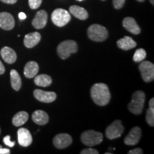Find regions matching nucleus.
Masks as SVG:
<instances>
[{"label": "nucleus", "mask_w": 154, "mask_h": 154, "mask_svg": "<svg viewBox=\"0 0 154 154\" xmlns=\"http://www.w3.org/2000/svg\"><path fill=\"white\" fill-rule=\"evenodd\" d=\"M42 3V0H29V5L32 9H38Z\"/></svg>", "instance_id": "bb28decb"}, {"label": "nucleus", "mask_w": 154, "mask_h": 154, "mask_svg": "<svg viewBox=\"0 0 154 154\" xmlns=\"http://www.w3.org/2000/svg\"><path fill=\"white\" fill-rule=\"evenodd\" d=\"M0 134H1V129H0Z\"/></svg>", "instance_id": "ea45409f"}, {"label": "nucleus", "mask_w": 154, "mask_h": 154, "mask_svg": "<svg viewBox=\"0 0 154 154\" xmlns=\"http://www.w3.org/2000/svg\"><path fill=\"white\" fill-rule=\"evenodd\" d=\"M101 1H106V0H101Z\"/></svg>", "instance_id": "a19ab883"}, {"label": "nucleus", "mask_w": 154, "mask_h": 154, "mask_svg": "<svg viewBox=\"0 0 154 154\" xmlns=\"http://www.w3.org/2000/svg\"><path fill=\"white\" fill-rule=\"evenodd\" d=\"M34 96L36 100L43 103H51L57 99V94L53 91H44L43 90L36 89Z\"/></svg>", "instance_id": "9d476101"}, {"label": "nucleus", "mask_w": 154, "mask_h": 154, "mask_svg": "<svg viewBox=\"0 0 154 154\" xmlns=\"http://www.w3.org/2000/svg\"><path fill=\"white\" fill-rule=\"evenodd\" d=\"M122 24L123 26L131 34H139L140 33V28L136 20L132 17H126L123 20Z\"/></svg>", "instance_id": "dca6fc26"}, {"label": "nucleus", "mask_w": 154, "mask_h": 154, "mask_svg": "<svg viewBox=\"0 0 154 154\" xmlns=\"http://www.w3.org/2000/svg\"><path fill=\"white\" fill-rule=\"evenodd\" d=\"M48 20V14L47 11L44 10H39L37 11L35 17L32 21V25L36 29H41L45 27Z\"/></svg>", "instance_id": "4468645a"}, {"label": "nucleus", "mask_w": 154, "mask_h": 154, "mask_svg": "<svg viewBox=\"0 0 154 154\" xmlns=\"http://www.w3.org/2000/svg\"><path fill=\"white\" fill-rule=\"evenodd\" d=\"M18 142L19 145L27 147L32 143V136L29 131L25 128H19L17 131Z\"/></svg>", "instance_id": "ddd939ff"}, {"label": "nucleus", "mask_w": 154, "mask_h": 154, "mask_svg": "<svg viewBox=\"0 0 154 154\" xmlns=\"http://www.w3.org/2000/svg\"><path fill=\"white\" fill-rule=\"evenodd\" d=\"M10 78H11V85L15 91H18L20 90L22 86V79L19 76V73L15 69H12L10 72Z\"/></svg>", "instance_id": "4be33fe9"}, {"label": "nucleus", "mask_w": 154, "mask_h": 154, "mask_svg": "<svg viewBox=\"0 0 154 154\" xmlns=\"http://www.w3.org/2000/svg\"><path fill=\"white\" fill-rule=\"evenodd\" d=\"M4 143L6 146H8L9 147H13L15 145L14 141H11L10 140V136H6L5 138H4Z\"/></svg>", "instance_id": "c85d7f7f"}, {"label": "nucleus", "mask_w": 154, "mask_h": 154, "mask_svg": "<svg viewBox=\"0 0 154 154\" xmlns=\"http://www.w3.org/2000/svg\"><path fill=\"white\" fill-rule=\"evenodd\" d=\"M19 18L20 19H22V20H24L26 18V15L24 14V12H20L19 14Z\"/></svg>", "instance_id": "f704fd0d"}, {"label": "nucleus", "mask_w": 154, "mask_h": 154, "mask_svg": "<svg viewBox=\"0 0 154 154\" xmlns=\"http://www.w3.org/2000/svg\"><path fill=\"white\" fill-rule=\"evenodd\" d=\"M10 150L8 149H3L2 146H0V154H9Z\"/></svg>", "instance_id": "2f4dec72"}, {"label": "nucleus", "mask_w": 154, "mask_h": 154, "mask_svg": "<svg viewBox=\"0 0 154 154\" xmlns=\"http://www.w3.org/2000/svg\"><path fill=\"white\" fill-rule=\"evenodd\" d=\"M141 74L142 79L144 82L149 83L154 79V65L153 63L148 61H143L138 66Z\"/></svg>", "instance_id": "6e6552de"}, {"label": "nucleus", "mask_w": 154, "mask_h": 154, "mask_svg": "<svg viewBox=\"0 0 154 154\" xmlns=\"http://www.w3.org/2000/svg\"><path fill=\"white\" fill-rule=\"evenodd\" d=\"M71 20V15L69 11L63 9H57L51 14V21L56 26L62 27L68 24Z\"/></svg>", "instance_id": "423d86ee"}, {"label": "nucleus", "mask_w": 154, "mask_h": 154, "mask_svg": "<svg viewBox=\"0 0 154 154\" xmlns=\"http://www.w3.org/2000/svg\"><path fill=\"white\" fill-rule=\"evenodd\" d=\"M81 154H99V151L96 149L89 148V149L82 150L81 151Z\"/></svg>", "instance_id": "c756f323"}, {"label": "nucleus", "mask_w": 154, "mask_h": 154, "mask_svg": "<svg viewBox=\"0 0 154 154\" xmlns=\"http://www.w3.org/2000/svg\"><path fill=\"white\" fill-rule=\"evenodd\" d=\"M32 120L35 124L44 126L49 122V116L45 111L42 110H36L32 114Z\"/></svg>", "instance_id": "6ab92c4d"}, {"label": "nucleus", "mask_w": 154, "mask_h": 154, "mask_svg": "<svg viewBox=\"0 0 154 154\" xmlns=\"http://www.w3.org/2000/svg\"><path fill=\"white\" fill-rule=\"evenodd\" d=\"M88 37L94 42H101L107 39L109 32L107 29L100 24H94L89 26L87 30Z\"/></svg>", "instance_id": "7ed1b4c3"}, {"label": "nucleus", "mask_w": 154, "mask_h": 154, "mask_svg": "<svg viewBox=\"0 0 154 154\" xmlns=\"http://www.w3.org/2000/svg\"><path fill=\"white\" fill-rule=\"evenodd\" d=\"M34 83L36 85L41 87H47L50 86L52 83V79H51V76L47 74H40L38 75L34 78Z\"/></svg>", "instance_id": "b1692460"}, {"label": "nucleus", "mask_w": 154, "mask_h": 154, "mask_svg": "<svg viewBox=\"0 0 154 154\" xmlns=\"http://www.w3.org/2000/svg\"><path fill=\"white\" fill-rule=\"evenodd\" d=\"M38 72V65L36 61H31L25 65L24 69V76L28 79L35 77Z\"/></svg>", "instance_id": "a211bd4d"}, {"label": "nucleus", "mask_w": 154, "mask_h": 154, "mask_svg": "<svg viewBox=\"0 0 154 154\" xmlns=\"http://www.w3.org/2000/svg\"><path fill=\"white\" fill-rule=\"evenodd\" d=\"M126 0H113V7L116 9H120L124 7Z\"/></svg>", "instance_id": "cd10ccee"}, {"label": "nucleus", "mask_w": 154, "mask_h": 154, "mask_svg": "<svg viewBox=\"0 0 154 154\" xmlns=\"http://www.w3.org/2000/svg\"><path fill=\"white\" fill-rule=\"evenodd\" d=\"M124 131V127L121 121L116 120L106 129V136L109 140H113L121 137Z\"/></svg>", "instance_id": "0eeeda50"}, {"label": "nucleus", "mask_w": 154, "mask_h": 154, "mask_svg": "<svg viewBox=\"0 0 154 154\" xmlns=\"http://www.w3.org/2000/svg\"><path fill=\"white\" fill-rule=\"evenodd\" d=\"M103 134L93 130H88L84 132L81 136V140L84 145L94 146L99 145L103 140Z\"/></svg>", "instance_id": "39448f33"}, {"label": "nucleus", "mask_w": 154, "mask_h": 154, "mask_svg": "<svg viewBox=\"0 0 154 154\" xmlns=\"http://www.w3.org/2000/svg\"><path fill=\"white\" fill-rule=\"evenodd\" d=\"M41 38V34L37 32H32V33L26 34L24 38V46L28 49L33 48L39 43Z\"/></svg>", "instance_id": "2eb2a0df"}, {"label": "nucleus", "mask_w": 154, "mask_h": 154, "mask_svg": "<svg viewBox=\"0 0 154 154\" xmlns=\"http://www.w3.org/2000/svg\"><path fill=\"white\" fill-rule=\"evenodd\" d=\"M72 138L68 134H59L57 135L53 139V143L57 149H66L72 144Z\"/></svg>", "instance_id": "1a4fd4ad"}, {"label": "nucleus", "mask_w": 154, "mask_h": 154, "mask_svg": "<svg viewBox=\"0 0 154 154\" xmlns=\"http://www.w3.org/2000/svg\"><path fill=\"white\" fill-rule=\"evenodd\" d=\"M138 2H143L145 1V0H137Z\"/></svg>", "instance_id": "4c0bfd02"}, {"label": "nucleus", "mask_w": 154, "mask_h": 154, "mask_svg": "<svg viewBox=\"0 0 154 154\" xmlns=\"http://www.w3.org/2000/svg\"><path fill=\"white\" fill-rule=\"evenodd\" d=\"M1 2H2L4 3L9 4V5H14L17 2V0H0Z\"/></svg>", "instance_id": "473e14b6"}, {"label": "nucleus", "mask_w": 154, "mask_h": 154, "mask_svg": "<svg viewBox=\"0 0 154 154\" xmlns=\"http://www.w3.org/2000/svg\"><path fill=\"white\" fill-rule=\"evenodd\" d=\"M91 97L96 104L103 106L107 105L111 100V94L106 84L97 83L91 88Z\"/></svg>", "instance_id": "f257e3e1"}, {"label": "nucleus", "mask_w": 154, "mask_h": 154, "mask_svg": "<svg viewBox=\"0 0 154 154\" xmlns=\"http://www.w3.org/2000/svg\"><path fill=\"white\" fill-rule=\"evenodd\" d=\"M14 25L15 21L12 15L8 12L0 13V28L5 30H11Z\"/></svg>", "instance_id": "f8f14e48"}, {"label": "nucleus", "mask_w": 154, "mask_h": 154, "mask_svg": "<svg viewBox=\"0 0 154 154\" xmlns=\"http://www.w3.org/2000/svg\"><path fill=\"white\" fill-rule=\"evenodd\" d=\"M146 101V94L142 91H137L134 93L132 99L128 104V109L135 115H139L143 110Z\"/></svg>", "instance_id": "f03ea898"}, {"label": "nucleus", "mask_w": 154, "mask_h": 154, "mask_svg": "<svg viewBox=\"0 0 154 154\" xmlns=\"http://www.w3.org/2000/svg\"><path fill=\"white\" fill-rule=\"evenodd\" d=\"M128 153H129V154H142V153H143V150H142L141 149H140V148H136V149L131 150V151H128Z\"/></svg>", "instance_id": "7c9ffc66"}, {"label": "nucleus", "mask_w": 154, "mask_h": 154, "mask_svg": "<svg viewBox=\"0 0 154 154\" xmlns=\"http://www.w3.org/2000/svg\"><path fill=\"white\" fill-rule=\"evenodd\" d=\"M29 114L26 111H19L12 119V124L15 126H21L28 121Z\"/></svg>", "instance_id": "5701e85b"}, {"label": "nucleus", "mask_w": 154, "mask_h": 154, "mask_svg": "<svg viewBox=\"0 0 154 154\" xmlns=\"http://www.w3.org/2000/svg\"><path fill=\"white\" fill-rule=\"evenodd\" d=\"M116 43L119 48H120L122 50H125V51L131 49L133 48L136 47V42L131 37L128 36H126L124 38H120V39L117 41Z\"/></svg>", "instance_id": "aec40b11"}, {"label": "nucleus", "mask_w": 154, "mask_h": 154, "mask_svg": "<svg viewBox=\"0 0 154 154\" xmlns=\"http://www.w3.org/2000/svg\"><path fill=\"white\" fill-rule=\"evenodd\" d=\"M150 2L151 3L152 5H154V0H149Z\"/></svg>", "instance_id": "e433bc0d"}, {"label": "nucleus", "mask_w": 154, "mask_h": 154, "mask_svg": "<svg viewBox=\"0 0 154 154\" xmlns=\"http://www.w3.org/2000/svg\"><path fill=\"white\" fill-rule=\"evenodd\" d=\"M78 51V45L73 40H66L59 44L57 47V54L62 59H66L70 57L72 54H74Z\"/></svg>", "instance_id": "20e7f679"}, {"label": "nucleus", "mask_w": 154, "mask_h": 154, "mask_svg": "<svg viewBox=\"0 0 154 154\" xmlns=\"http://www.w3.org/2000/svg\"><path fill=\"white\" fill-rule=\"evenodd\" d=\"M149 108L150 109H154V99L152 98L149 101Z\"/></svg>", "instance_id": "c9c22d12"}, {"label": "nucleus", "mask_w": 154, "mask_h": 154, "mask_svg": "<svg viewBox=\"0 0 154 154\" xmlns=\"http://www.w3.org/2000/svg\"><path fill=\"white\" fill-rule=\"evenodd\" d=\"M146 120L150 126H154V109H149L146 111Z\"/></svg>", "instance_id": "a878e982"}, {"label": "nucleus", "mask_w": 154, "mask_h": 154, "mask_svg": "<svg viewBox=\"0 0 154 154\" xmlns=\"http://www.w3.org/2000/svg\"><path fill=\"white\" fill-rule=\"evenodd\" d=\"M5 72V66L3 65L2 62L1 60H0V75L3 74Z\"/></svg>", "instance_id": "72a5a7b5"}, {"label": "nucleus", "mask_w": 154, "mask_h": 154, "mask_svg": "<svg viewBox=\"0 0 154 154\" xmlns=\"http://www.w3.org/2000/svg\"><path fill=\"white\" fill-rule=\"evenodd\" d=\"M69 12L77 19L81 20H86L88 17V14L85 9L79 6L73 5L69 7Z\"/></svg>", "instance_id": "412c9836"}, {"label": "nucleus", "mask_w": 154, "mask_h": 154, "mask_svg": "<svg viewBox=\"0 0 154 154\" xmlns=\"http://www.w3.org/2000/svg\"><path fill=\"white\" fill-rule=\"evenodd\" d=\"M140 137H141V129L139 127L135 126L124 138V143L128 146H135L139 142Z\"/></svg>", "instance_id": "9b49d317"}, {"label": "nucleus", "mask_w": 154, "mask_h": 154, "mask_svg": "<svg viewBox=\"0 0 154 154\" xmlns=\"http://www.w3.org/2000/svg\"><path fill=\"white\" fill-rule=\"evenodd\" d=\"M76 1H79V2H82V1H84V0H76Z\"/></svg>", "instance_id": "58836bf2"}, {"label": "nucleus", "mask_w": 154, "mask_h": 154, "mask_svg": "<svg viewBox=\"0 0 154 154\" xmlns=\"http://www.w3.org/2000/svg\"><path fill=\"white\" fill-rule=\"evenodd\" d=\"M146 57V51L142 48L138 49L135 51L134 57H133V59L135 62H140Z\"/></svg>", "instance_id": "393cba45"}, {"label": "nucleus", "mask_w": 154, "mask_h": 154, "mask_svg": "<svg viewBox=\"0 0 154 154\" xmlns=\"http://www.w3.org/2000/svg\"><path fill=\"white\" fill-rule=\"evenodd\" d=\"M0 54H1V57L3 59V60L9 64L14 63L17 60V54L14 50L10 47H3L1 49Z\"/></svg>", "instance_id": "f3484780"}]
</instances>
